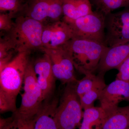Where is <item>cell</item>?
<instances>
[{
    "instance_id": "obj_26",
    "label": "cell",
    "mask_w": 129,
    "mask_h": 129,
    "mask_svg": "<svg viewBox=\"0 0 129 129\" xmlns=\"http://www.w3.org/2000/svg\"><path fill=\"white\" fill-rule=\"evenodd\" d=\"M128 44L129 46V42L128 43Z\"/></svg>"
},
{
    "instance_id": "obj_17",
    "label": "cell",
    "mask_w": 129,
    "mask_h": 129,
    "mask_svg": "<svg viewBox=\"0 0 129 129\" xmlns=\"http://www.w3.org/2000/svg\"><path fill=\"white\" fill-rule=\"evenodd\" d=\"M51 0H32L26 16L42 22L48 18Z\"/></svg>"
},
{
    "instance_id": "obj_5",
    "label": "cell",
    "mask_w": 129,
    "mask_h": 129,
    "mask_svg": "<svg viewBox=\"0 0 129 129\" xmlns=\"http://www.w3.org/2000/svg\"><path fill=\"white\" fill-rule=\"evenodd\" d=\"M76 83L67 84L56 108L54 118L58 129H75L83 118V108L75 90Z\"/></svg>"
},
{
    "instance_id": "obj_9",
    "label": "cell",
    "mask_w": 129,
    "mask_h": 129,
    "mask_svg": "<svg viewBox=\"0 0 129 129\" xmlns=\"http://www.w3.org/2000/svg\"><path fill=\"white\" fill-rule=\"evenodd\" d=\"M73 38V30L68 23L63 20L54 21L44 26L41 49L61 47Z\"/></svg>"
},
{
    "instance_id": "obj_24",
    "label": "cell",
    "mask_w": 129,
    "mask_h": 129,
    "mask_svg": "<svg viewBox=\"0 0 129 129\" xmlns=\"http://www.w3.org/2000/svg\"><path fill=\"white\" fill-rule=\"evenodd\" d=\"M116 79L129 82V56L118 69Z\"/></svg>"
},
{
    "instance_id": "obj_1",
    "label": "cell",
    "mask_w": 129,
    "mask_h": 129,
    "mask_svg": "<svg viewBox=\"0 0 129 129\" xmlns=\"http://www.w3.org/2000/svg\"><path fill=\"white\" fill-rule=\"evenodd\" d=\"M30 51L18 52L15 57L0 70V111L1 113L17 110L16 99L23 83L29 62Z\"/></svg>"
},
{
    "instance_id": "obj_19",
    "label": "cell",
    "mask_w": 129,
    "mask_h": 129,
    "mask_svg": "<svg viewBox=\"0 0 129 129\" xmlns=\"http://www.w3.org/2000/svg\"><path fill=\"white\" fill-rule=\"evenodd\" d=\"M106 86L105 81H103L80 98L81 104L83 109L85 110L94 107L95 101L98 100Z\"/></svg>"
},
{
    "instance_id": "obj_16",
    "label": "cell",
    "mask_w": 129,
    "mask_h": 129,
    "mask_svg": "<svg viewBox=\"0 0 129 129\" xmlns=\"http://www.w3.org/2000/svg\"><path fill=\"white\" fill-rule=\"evenodd\" d=\"M56 108L54 105L41 108L36 118L34 129H58L54 118Z\"/></svg>"
},
{
    "instance_id": "obj_10",
    "label": "cell",
    "mask_w": 129,
    "mask_h": 129,
    "mask_svg": "<svg viewBox=\"0 0 129 129\" xmlns=\"http://www.w3.org/2000/svg\"><path fill=\"white\" fill-rule=\"evenodd\" d=\"M98 100L106 114L111 112L118 107L120 102H129V82L116 79L106 86Z\"/></svg>"
},
{
    "instance_id": "obj_15",
    "label": "cell",
    "mask_w": 129,
    "mask_h": 129,
    "mask_svg": "<svg viewBox=\"0 0 129 129\" xmlns=\"http://www.w3.org/2000/svg\"><path fill=\"white\" fill-rule=\"evenodd\" d=\"M107 116L101 107L85 109L80 129H102Z\"/></svg>"
},
{
    "instance_id": "obj_3",
    "label": "cell",
    "mask_w": 129,
    "mask_h": 129,
    "mask_svg": "<svg viewBox=\"0 0 129 129\" xmlns=\"http://www.w3.org/2000/svg\"><path fill=\"white\" fill-rule=\"evenodd\" d=\"M106 46L99 42L75 38L62 46L71 56L75 69L84 75L96 71Z\"/></svg>"
},
{
    "instance_id": "obj_4",
    "label": "cell",
    "mask_w": 129,
    "mask_h": 129,
    "mask_svg": "<svg viewBox=\"0 0 129 129\" xmlns=\"http://www.w3.org/2000/svg\"><path fill=\"white\" fill-rule=\"evenodd\" d=\"M44 27L40 21L27 16H19L15 19L6 40L17 52L42 48Z\"/></svg>"
},
{
    "instance_id": "obj_20",
    "label": "cell",
    "mask_w": 129,
    "mask_h": 129,
    "mask_svg": "<svg viewBox=\"0 0 129 129\" xmlns=\"http://www.w3.org/2000/svg\"><path fill=\"white\" fill-rule=\"evenodd\" d=\"M95 3L98 11L105 16L115 9L129 7V0H95Z\"/></svg>"
},
{
    "instance_id": "obj_14",
    "label": "cell",
    "mask_w": 129,
    "mask_h": 129,
    "mask_svg": "<svg viewBox=\"0 0 129 129\" xmlns=\"http://www.w3.org/2000/svg\"><path fill=\"white\" fill-rule=\"evenodd\" d=\"M107 115L102 129H127L129 128V106L118 107Z\"/></svg>"
},
{
    "instance_id": "obj_2",
    "label": "cell",
    "mask_w": 129,
    "mask_h": 129,
    "mask_svg": "<svg viewBox=\"0 0 129 129\" xmlns=\"http://www.w3.org/2000/svg\"><path fill=\"white\" fill-rule=\"evenodd\" d=\"M24 92L21 105L9 118L13 123H21L35 119L41 108L43 100L34 65L29 61L24 80Z\"/></svg>"
},
{
    "instance_id": "obj_25",
    "label": "cell",
    "mask_w": 129,
    "mask_h": 129,
    "mask_svg": "<svg viewBox=\"0 0 129 129\" xmlns=\"http://www.w3.org/2000/svg\"><path fill=\"white\" fill-rule=\"evenodd\" d=\"M36 118L35 119L24 123L12 124L11 126L7 127L5 129H34Z\"/></svg>"
},
{
    "instance_id": "obj_8",
    "label": "cell",
    "mask_w": 129,
    "mask_h": 129,
    "mask_svg": "<svg viewBox=\"0 0 129 129\" xmlns=\"http://www.w3.org/2000/svg\"><path fill=\"white\" fill-rule=\"evenodd\" d=\"M50 58L52 70L56 79L63 84L78 82L72 57L62 46L52 49L42 48Z\"/></svg>"
},
{
    "instance_id": "obj_13",
    "label": "cell",
    "mask_w": 129,
    "mask_h": 129,
    "mask_svg": "<svg viewBox=\"0 0 129 129\" xmlns=\"http://www.w3.org/2000/svg\"><path fill=\"white\" fill-rule=\"evenodd\" d=\"M93 12L89 0H63V18L74 20Z\"/></svg>"
},
{
    "instance_id": "obj_6",
    "label": "cell",
    "mask_w": 129,
    "mask_h": 129,
    "mask_svg": "<svg viewBox=\"0 0 129 129\" xmlns=\"http://www.w3.org/2000/svg\"><path fill=\"white\" fill-rule=\"evenodd\" d=\"M106 16L101 12H93L76 19L63 20L72 28L73 38L105 42Z\"/></svg>"
},
{
    "instance_id": "obj_21",
    "label": "cell",
    "mask_w": 129,
    "mask_h": 129,
    "mask_svg": "<svg viewBox=\"0 0 129 129\" xmlns=\"http://www.w3.org/2000/svg\"><path fill=\"white\" fill-rule=\"evenodd\" d=\"M63 0H51L48 18L54 21H58L63 15Z\"/></svg>"
},
{
    "instance_id": "obj_23",
    "label": "cell",
    "mask_w": 129,
    "mask_h": 129,
    "mask_svg": "<svg viewBox=\"0 0 129 129\" xmlns=\"http://www.w3.org/2000/svg\"><path fill=\"white\" fill-rule=\"evenodd\" d=\"M13 13H2L0 14V30L9 32L13 27L14 22L12 20Z\"/></svg>"
},
{
    "instance_id": "obj_7",
    "label": "cell",
    "mask_w": 129,
    "mask_h": 129,
    "mask_svg": "<svg viewBox=\"0 0 129 129\" xmlns=\"http://www.w3.org/2000/svg\"><path fill=\"white\" fill-rule=\"evenodd\" d=\"M104 44L112 47L129 42V7L106 16Z\"/></svg>"
},
{
    "instance_id": "obj_27",
    "label": "cell",
    "mask_w": 129,
    "mask_h": 129,
    "mask_svg": "<svg viewBox=\"0 0 129 129\" xmlns=\"http://www.w3.org/2000/svg\"><path fill=\"white\" fill-rule=\"evenodd\" d=\"M127 129H129V128H128Z\"/></svg>"
},
{
    "instance_id": "obj_12",
    "label": "cell",
    "mask_w": 129,
    "mask_h": 129,
    "mask_svg": "<svg viewBox=\"0 0 129 129\" xmlns=\"http://www.w3.org/2000/svg\"><path fill=\"white\" fill-rule=\"evenodd\" d=\"M34 65L44 100L50 96L55 85L56 78L53 74L51 61L48 55L45 53L36 60Z\"/></svg>"
},
{
    "instance_id": "obj_18",
    "label": "cell",
    "mask_w": 129,
    "mask_h": 129,
    "mask_svg": "<svg viewBox=\"0 0 129 129\" xmlns=\"http://www.w3.org/2000/svg\"><path fill=\"white\" fill-rule=\"evenodd\" d=\"M84 75V77L81 80L78 81L76 84L75 90L79 98L86 92L104 80V75L100 74L96 75L92 73H88Z\"/></svg>"
},
{
    "instance_id": "obj_22",
    "label": "cell",
    "mask_w": 129,
    "mask_h": 129,
    "mask_svg": "<svg viewBox=\"0 0 129 129\" xmlns=\"http://www.w3.org/2000/svg\"><path fill=\"white\" fill-rule=\"evenodd\" d=\"M22 6V0H0L1 12H9L13 13L18 11Z\"/></svg>"
},
{
    "instance_id": "obj_11",
    "label": "cell",
    "mask_w": 129,
    "mask_h": 129,
    "mask_svg": "<svg viewBox=\"0 0 129 129\" xmlns=\"http://www.w3.org/2000/svg\"><path fill=\"white\" fill-rule=\"evenodd\" d=\"M129 56L128 44L112 47L106 46L100 59L97 70L104 75L107 71L118 69Z\"/></svg>"
}]
</instances>
